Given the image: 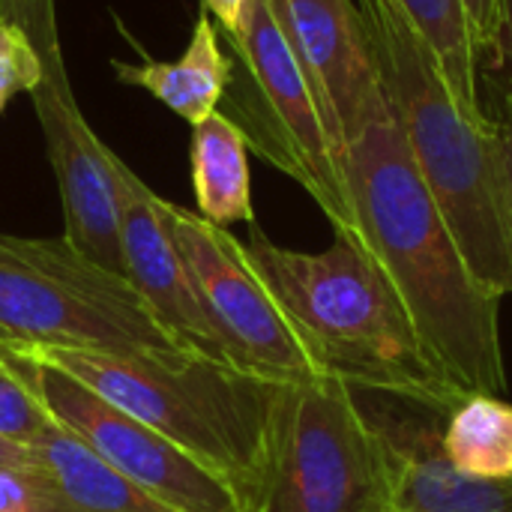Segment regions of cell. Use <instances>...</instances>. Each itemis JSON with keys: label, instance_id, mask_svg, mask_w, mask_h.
Wrapping results in <instances>:
<instances>
[{"label": "cell", "instance_id": "6da1fadb", "mask_svg": "<svg viewBox=\"0 0 512 512\" xmlns=\"http://www.w3.org/2000/svg\"><path fill=\"white\" fill-rule=\"evenodd\" d=\"M357 234L402 297L426 351L465 393L507 390L498 297L471 273L384 96L345 141Z\"/></svg>", "mask_w": 512, "mask_h": 512}, {"label": "cell", "instance_id": "7a4b0ae2", "mask_svg": "<svg viewBox=\"0 0 512 512\" xmlns=\"http://www.w3.org/2000/svg\"><path fill=\"white\" fill-rule=\"evenodd\" d=\"M324 252L276 246L258 228L246 255L321 375L351 387L405 390L462 402L426 351L402 297L357 234L333 231Z\"/></svg>", "mask_w": 512, "mask_h": 512}, {"label": "cell", "instance_id": "3957f363", "mask_svg": "<svg viewBox=\"0 0 512 512\" xmlns=\"http://www.w3.org/2000/svg\"><path fill=\"white\" fill-rule=\"evenodd\" d=\"M357 3L417 168L474 279L501 300L512 294V216L495 120L456 102L429 45L390 0Z\"/></svg>", "mask_w": 512, "mask_h": 512}, {"label": "cell", "instance_id": "277c9868", "mask_svg": "<svg viewBox=\"0 0 512 512\" xmlns=\"http://www.w3.org/2000/svg\"><path fill=\"white\" fill-rule=\"evenodd\" d=\"M27 348L228 480L249 512L264 480L282 384L195 351L126 357L72 348Z\"/></svg>", "mask_w": 512, "mask_h": 512}, {"label": "cell", "instance_id": "5b68a950", "mask_svg": "<svg viewBox=\"0 0 512 512\" xmlns=\"http://www.w3.org/2000/svg\"><path fill=\"white\" fill-rule=\"evenodd\" d=\"M0 339L126 357L186 351L123 276L84 258L66 237L0 234Z\"/></svg>", "mask_w": 512, "mask_h": 512}, {"label": "cell", "instance_id": "8992f818", "mask_svg": "<svg viewBox=\"0 0 512 512\" xmlns=\"http://www.w3.org/2000/svg\"><path fill=\"white\" fill-rule=\"evenodd\" d=\"M228 42L234 51V75L225 93L234 111L228 117L243 129L258 156L294 177L315 198L333 231L357 234L342 171V144L267 0H255L243 33Z\"/></svg>", "mask_w": 512, "mask_h": 512}, {"label": "cell", "instance_id": "52a82bcc", "mask_svg": "<svg viewBox=\"0 0 512 512\" xmlns=\"http://www.w3.org/2000/svg\"><path fill=\"white\" fill-rule=\"evenodd\" d=\"M249 512H387L381 456L345 381L282 384Z\"/></svg>", "mask_w": 512, "mask_h": 512}, {"label": "cell", "instance_id": "ba28073f", "mask_svg": "<svg viewBox=\"0 0 512 512\" xmlns=\"http://www.w3.org/2000/svg\"><path fill=\"white\" fill-rule=\"evenodd\" d=\"M0 15L18 21L42 57V81L30 93V102L57 177L66 228L63 237L93 264L123 276L117 189L108 162L111 147H105L87 126L72 93L60 51L54 0H0Z\"/></svg>", "mask_w": 512, "mask_h": 512}, {"label": "cell", "instance_id": "9c48e42d", "mask_svg": "<svg viewBox=\"0 0 512 512\" xmlns=\"http://www.w3.org/2000/svg\"><path fill=\"white\" fill-rule=\"evenodd\" d=\"M162 210L225 360L240 372L276 384L321 375L252 267L246 246L228 228H219L174 201L162 198Z\"/></svg>", "mask_w": 512, "mask_h": 512}, {"label": "cell", "instance_id": "30bf717a", "mask_svg": "<svg viewBox=\"0 0 512 512\" xmlns=\"http://www.w3.org/2000/svg\"><path fill=\"white\" fill-rule=\"evenodd\" d=\"M3 342V339H0ZM51 417L78 432L111 468L174 512H246L228 480L204 468L174 441L111 405L87 384L27 345L3 342Z\"/></svg>", "mask_w": 512, "mask_h": 512}, {"label": "cell", "instance_id": "8fae6325", "mask_svg": "<svg viewBox=\"0 0 512 512\" xmlns=\"http://www.w3.org/2000/svg\"><path fill=\"white\" fill-rule=\"evenodd\" d=\"M351 396L381 456L387 512H512V480L471 477L444 450L459 402L384 387H351Z\"/></svg>", "mask_w": 512, "mask_h": 512}, {"label": "cell", "instance_id": "7c38bea8", "mask_svg": "<svg viewBox=\"0 0 512 512\" xmlns=\"http://www.w3.org/2000/svg\"><path fill=\"white\" fill-rule=\"evenodd\" d=\"M117 213H120V249L123 276L153 312L159 327L186 351L225 360L216 333L207 324L195 285L189 279L186 261L165 222L162 198L111 150L108 153ZM231 366V363H228Z\"/></svg>", "mask_w": 512, "mask_h": 512}, {"label": "cell", "instance_id": "4fadbf2b", "mask_svg": "<svg viewBox=\"0 0 512 512\" xmlns=\"http://www.w3.org/2000/svg\"><path fill=\"white\" fill-rule=\"evenodd\" d=\"M342 144L384 96L378 54L357 0H267Z\"/></svg>", "mask_w": 512, "mask_h": 512}, {"label": "cell", "instance_id": "5bb4252c", "mask_svg": "<svg viewBox=\"0 0 512 512\" xmlns=\"http://www.w3.org/2000/svg\"><path fill=\"white\" fill-rule=\"evenodd\" d=\"M27 450L45 512H174L111 468L57 417H51Z\"/></svg>", "mask_w": 512, "mask_h": 512}, {"label": "cell", "instance_id": "9a60e30c", "mask_svg": "<svg viewBox=\"0 0 512 512\" xmlns=\"http://www.w3.org/2000/svg\"><path fill=\"white\" fill-rule=\"evenodd\" d=\"M114 75L120 84L147 90L189 126H198L219 111L231 87L234 60L222 51L216 21L201 9L189 45L177 60L144 57L141 63H114Z\"/></svg>", "mask_w": 512, "mask_h": 512}, {"label": "cell", "instance_id": "2e32d148", "mask_svg": "<svg viewBox=\"0 0 512 512\" xmlns=\"http://www.w3.org/2000/svg\"><path fill=\"white\" fill-rule=\"evenodd\" d=\"M189 162L192 192L201 219L219 228L255 222L249 141L225 111H216L198 126H192Z\"/></svg>", "mask_w": 512, "mask_h": 512}, {"label": "cell", "instance_id": "e0dca14e", "mask_svg": "<svg viewBox=\"0 0 512 512\" xmlns=\"http://www.w3.org/2000/svg\"><path fill=\"white\" fill-rule=\"evenodd\" d=\"M390 3L405 15V21L429 45L456 102L471 117L486 120L489 114L483 111L480 87H477L480 51L471 36V24H468L462 0H390Z\"/></svg>", "mask_w": 512, "mask_h": 512}, {"label": "cell", "instance_id": "ac0fdd59", "mask_svg": "<svg viewBox=\"0 0 512 512\" xmlns=\"http://www.w3.org/2000/svg\"><path fill=\"white\" fill-rule=\"evenodd\" d=\"M444 450L456 468L483 480H512V405L501 396H465L444 429Z\"/></svg>", "mask_w": 512, "mask_h": 512}, {"label": "cell", "instance_id": "d6986e66", "mask_svg": "<svg viewBox=\"0 0 512 512\" xmlns=\"http://www.w3.org/2000/svg\"><path fill=\"white\" fill-rule=\"evenodd\" d=\"M48 423H51V411L36 396L33 384L0 342V438L18 447H30L33 438Z\"/></svg>", "mask_w": 512, "mask_h": 512}, {"label": "cell", "instance_id": "ffe728a7", "mask_svg": "<svg viewBox=\"0 0 512 512\" xmlns=\"http://www.w3.org/2000/svg\"><path fill=\"white\" fill-rule=\"evenodd\" d=\"M42 81V57L27 30L0 15V111L15 93H33Z\"/></svg>", "mask_w": 512, "mask_h": 512}, {"label": "cell", "instance_id": "44dd1931", "mask_svg": "<svg viewBox=\"0 0 512 512\" xmlns=\"http://www.w3.org/2000/svg\"><path fill=\"white\" fill-rule=\"evenodd\" d=\"M471 36L477 42L480 54H495L498 45V30H501V0H462Z\"/></svg>", "mask_w": 512, "mask_h": 512}, {"label": "cell", "instance_id": "7402d4cb", "mask_svg": "<svg viewBox=\"0 0 512 512\" xmlns=\"http://www.w3.org/2000/svg\"><path fill=\"white\" fill-rule=\"evenodd\" d=\"M201 6H204V12L216 21V27H219L228 39H234V36L243 33V27H246V21H249V12H252V6H255V0H201Z\"/></svg>", "mask_w": 512, "mask_h": 512}, {"label": "cell", "instance_id": "603a6c76", "mask_svg": "<svg viewBox=\"0 0 512 512\" xmlns=\"http://www.w3.org/2000/svg\"><path fill=\"white\" fill-rule=\"evenodd\" d=\"M495 135H498V153H501V171H504V189H507V204L512 216V114L507 120H495Z\"/></svg>", "mask_w": 512, "mask_h": 512}, {"label": "cell", "instance_id": "cb8c5ba5", "mask_svg": "<svg viewBox=\"0 0 512 512\" xmlns=\"http://www.w3.org/2000/svg\"><path fill=\"white\" fill-rule=\"evenodd\" d=\"M495 57L501 63H507L512 75V0H501V30H498Z\"/></svg>", "mask_w": 512, "mask_h": 512}, {"label": "cell", "instance_id": "d4e9b609", "mask_svg": "<svg viewBox=\"0 0 512 512\" xmlns=\"http://www.w3.org/2000/svg\"><path fill=\"white\" fill-rule=\"evenodd\" d=\"M24 465H30V450L12 444L6 438H0V471H6V468H24Z\"/></svg>", "mask_w": 512, "mask_h": 512}]
</instances>
